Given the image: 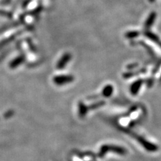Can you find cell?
Here are the masks:
<instances>
[{"mask_svg":"<svg viewBox=\"0 0 161 161\" xmlns=\"http://www.w3.org/2000/svg\"><path fill=\"white\" fill-rule=\"evenodd\" d=\"M156 18H157V14L155 12H153L152 13H150L147 19H146V22L144 24V28H146V29L150 28L152 26L154 22H155Z\"/></svg>","mask_w":161,"mask_h":161,"instance_id":"2","label":"cell"},{"mask_svg":"<svg viewBox=\"0 0 161 161\" xmlns=\"http://www.w3.org/2000/svg\"><path fill=\"white\" fill-rule=\"evenodd\" d=\"M113 91H114V87H112L111 85H106L103 89L102 95H103V96L106 97H109L111 96L112 93H113Z\"/></svg>","mask_w":161,"mask_h":161,"instance_id":"4","label":"cell"},{"mask_svg":"<svg viewBox=\"0 0 161 161\" xmlns=\"http://www.w3.org/2000/svg\"><path fill=\"white\" fill-rule=\"evenodd\" d=\"M55 80L57 84H64L73 81V77L71 76H61L56 77Z\"/></svg>","mask_w":161,"mask_h":161,"instance_id":"3","label":"cell"},{"mask_svg":"<svg viewBox=\"0 0 161 161\" xmlns=\"http://www.w3.org/2000/svg\"><path fill=\"white\" fill-rule=\"evenodd\" d=\"M143 83V80L142 79L136 80L131 85L130 87V91L132 95H136L139 91V89H140L141 86Z\"/></svg>","mask_w":161,"mask_h":161,"instance_id":"1","label":"cell"},{"mask_svg":"<svg viewBox=\"0 0 161 161\" xmlns=\"http://www.w3.org/2000/svg\"><path fill=\"white\" fill-rule=\"evenodd\" d=\"M70 58V56L69 55H67L64 56V57L62 58L61 61L60 62V67H64L66 63L69 61Z\"/></svg>","mask_w":161,"mask_h":161,"instance_id":"7","label":"cell"},{"mask_svg":"<svg viewBox=\"0 0 161 161\" xmlns=\"http://www.w3.org/2000/svg\"><path fill=\"white\" fill-rule=\"evenodd\" d=\"M155 1V0H149V1L150 2V3H153V2Z\"/></svg>","mask_w":161,"mask_h":161,"instance_id":"8","label":"cell"},{"mask_svg":"<svg viewBox=\"0 0 161 161\" xmlns=\"http://www.w3.org/2000/svg\"><path fill=\"white\" fill-rule=\"evenodd\" d=\"M140 33L137 31H132V32H128L126 34V38H136L138 36H139Z\"/></svg>","mask_w":161,"mask_h":161,"instance_id":"6","label":"cell"},{"mask_svg":"<svg viewBox=\"0 0 161 161\" xmlns=\"http://www.w3.org/2000/svg\"><path fill=\"white\" fill-rule=\"evenodd\" d=\"M144 34L152 41H155V42H158V36L157 35H155V34L151 32H146L144 33Z\"/></svg>","mask_w":161,"mask_h":161,"instance_id":"5","label":"cell"}]
</instances>
